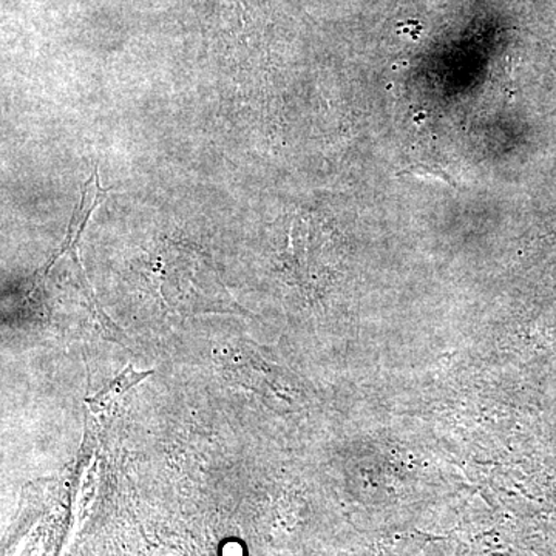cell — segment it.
<instances>
[{
  "label": "cell",
  "instance_id": "6da1fadb",
  "mask_svg": "<svg viewBox=\"0 0 556 556\" xmlns=\"http://www.w3.org/2000/svg\"><path fill=\"white\" fill-rule=\"evenodd\" d=\"M110 190L112 189L102 188L100 177H98V169H94L91 177L84 182L79 204L76 206L75 212H73L72 222L68 225L67 237H65L64 243L61 244L60 251L50 260L46 273H49L56 258L64 254H68L73 262L78 265V268L84 270L78 257L80 239H83L84 230L89 225L91 214H93L94 208L100 206L102 201L108 199Z\"/></svg>",
  "mask_w": 556,
  "mask_h": 556
},
{
  "label": "cell",
  "instance_id": "7a4b0ae2",
  "mask_svg": "<svg viewBox=\"0 0 556 556\" xmlns=\"http://www.w3.org/2000/svg\"><path fill=\"white\" fill-rule=\"evenodd\" d=\"M152 371H137L131 365L121 371L118 378L112 380L108 387L98 391L93 397L87 401L90 412L93 413L98 419H108L118 408L119 402L124 396L138 386L141 380L148 379Z\"/></svg>",
  "mask_w": 556,
  "mask_h": 556
}]
</instances>
